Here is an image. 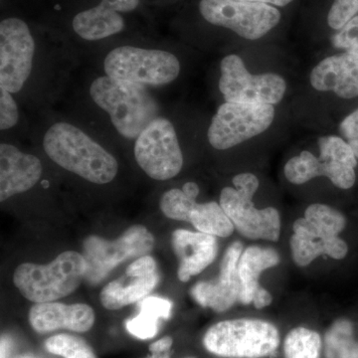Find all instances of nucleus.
<instances>
[{
    "label": "nucleus",
    "instance_id": "f257e3e1",
    "mask_svg": "<svg viewBox=\"0 0 358 358\" xmlns=\"http://www.w3.org/2000/svg\"><path fill=\"white\" fill-rule=\"evenodd\" d=\"M43 148L59 166L96 185L110 182L119 171L114 155L69 122L52 124L44 134Z\"/></svg>",
    "mask_w": 358,
    "mask_h": 358
},
{
    "label": "nucleus",
    "instance_id": "f03ea898",
    "mask_svg": "<svg viewBox=\"0 0 358 358\" xmlns=\"http://www.w3.org/2000/svg\"><path fill=\"white\" fill-rule=\"evenodd\" d=\"M90 95L110 115L117 133L129 140L138 138L159 114L157 101L145 86L107 75L92 83Z\"/></svg>",
    "mask_w": 358,
    "mask_h": 358
},
{
    "label": "nucleus",
    "instance_id": "7ed1b4c3",
    "mask_svg": "<svg viewBox=\"0 0 358 358\" xmlns=\"http://www.w3.org/2000/svg\"><path fill=\"white\" fill-rule=\"evenodd\" d=\"M86 259L74 251L60 254L48 265L23 263L16 268L13 282L33 303H50L74 293L85 279Z\"/></svg>",
    "mask_w": 358,
    "mask_h": 358
},
{
    "label": "nucleus",
    "instance_id": "20e7f679",
    "mask_svg": "<svg viewBox=\"0 0 358 358\" xmlns=\"http://www.w3.org/2000/svg\"><path fill=\"white\" fill-rule=\"evenodd\" d=\"M280 334L261 320H224L204 334L203 345L212 355L226 358H262L277 352Z\"/></svg>",
    "mask_w": 358,
    "mask_h": 358
},
{
    "label": "nucleus",
    "instance_id": "39448f33",
    "mask_svg": "<svg viewBox=\"0 0 358 358\" xmlns=\"http://www.w3.org/2000/svg\"><path fill=\"white\" fill-rule=\"evenodd\" d=\"M320 157L303 150L285 166L286 178L293 185H303L313 178L326 176L336 187L350 189L357 180V157L343 138L320 136L317 140Z\"/></svg>",
    "mask_w": 358,
    "mask_h": 358
},
{
    "label": "nucleus",
    "instance_id": "423d86ee",
    "mask_svg": "<svg viewBox=\"0 0 358 358\" xmlns=\"http://www.w3.org/2000/svg\"><path fill=\"white\" fill-rule=\"evenodd\" d=\"M235 187L223 188L220 205L235 229L249 239L278 241L281 234V217L273 207L258 209L253 203L259 179L253 173H240L233 178Z\"/></svg>",
    "mask_w": 358,
    "mask_h": 358
},
{
    "label": "nucleus",
    "instance_id": "0eeeda50",
    "mask_svg": "<svg viewBox=\"0 0 358 358\" xmlns=\"http://www.w3.org/2000/svg\"><path fill=\"white\" fill-rule=\"evenodd\" d=\"M105 73L113 79L143 86H164L180 73V63L171 52L121 46L106 56Z\"/></svg>",
    "mask_w": 358,
    "mask_h": 358
},
{
    "label": "nucleus",
    "instance_id": "6e6552de",
    "mask_svg": "<svg viewBox=\"0 0 358 358\" xmlns=\"http://www.w3.org/2000/svg\"><path fill=\"white\" fill-rule=\"evenodd\" d=\"M274 119L272 105L224 103L209 127V143L216 150H228L267 131Z\"/></svg>",
    "mask_w": 358,
    "mask_h": 358
},
{
    "label": "nucleus",
    "instance_id": "1a4fd4ad",
    "mask_svg": "<svg viewBox=\"0 0 358 358\" xmlns=\"http://www.w3.org/2000/svg\"><path fill=\"white\" fill-rule=\"evenodd\" d=\"M134 157L148 176L167 180L180 173L183 155L173 122L157 117L134 143Z\"/></svg>",
    "mask_w": 358,
    "mask_h": 358
},
{
    "label": "nucleus",
    "instance_id": "9d476101",
    "mask_svg": "<svg viewBox=\"0 0 358 358\" xmlns=\"http://www.w3.org/2000/svg\"><path fill=\"white\" fill-rule=\"evenodd\" d=\"M199 10L211 24L228 28L248 40L262 38L281 20L275 7L259 2L201 0Z\"/></svg>",
    "mask_w": 358,
    "mask_h": 358
},
{
    "label": "nucleus",
    "instance_id": "9b49d317",
    "mask_svg": "<svg viewBox=\"0 0 358 358\" xmlns=\"http://www.w3.org/2000/svg\"><path fill=\"white\" fill-rule=\"evenodd\" d=\"M219 90L226 102L277 105L284 98L287 84L274 73L253 75L238 55H228L220 63Z\"/></svg>",
    "mask_w": 358,
    "mask_h": 358
},
{
    "label": "nucleus",
    "instance_id": "f8f14e48",
    "mask_svg": "<svg viewBox=\"0 0 358 358\" xmlns=\"http://www.w3.org/2000/svg\"><path fill=\"white\" fill-rule=\"evenodd\" d=\"M154 246V236L141 225L131 226L114 241L96 236L87 238L84 242L87 262L85 279L96 284L124 261L147 256Z\"/></svg>",
    "mask_w": 358,
    "mask_h": 358
},
{
    "label": "nucleus",
    "instance_id": "ddd939ff",
    "mask_svg": "<svg viewBox=\"0 0 358 358\" xmlns=\"http://www.w3.org/2000/svg\"><path fill=\"white\" fill-rule=\"evenodd\" d=\"M35 40L29 27L18 18L0 23V88L11 94L22 90L31 75Z\"/></svg>",
    "mask_w": 358,
    "mask_h": 358
},
{
    "label": "nucleus",
    "instance_id": "4468645a",
    "mask_svg": "<svg viewBox=\"0 0 358 358\" xmlns=\"http://www.w3.org/2000/svg\"><path fill=\"white\" fill-rule=\"evenodd\" d=\"M159 282L155 259L150 255L141 257L127 268L124 275L102 289L101 303L107 310H120L147 298Z\"/></svg>",
    "mask_w": 358,
    "mask_h": 358
},
{
    "label": "nucleus",
    "instance_id": "2eb2a0df",
    "mask_svg": "<svg viewBox=\"0 0 358 358\" xmlns=\"http://www.w3.org/2000/svg\"><path fill=\"white\" fill-rule=\"evenodd\" d=\"M243 253V245L234 242L228 247L220 266V273L215 280L199 282L192 289V296L201 307L210 308L223 313L232 308L241 296L238 264Z\"/></svg>",
    "mask_w": 358,
    "mask_h": 358
},
{
    "label": "nucleus",
    "instance_id": "dca6fc26",
    "mask_svg": "<svg viewBox=\"0 0 358 358\" xmlns=\"http://www.w3.org/2000/svg\"><path fill=\"white\" fill-rule=\"evenodd\" d=\"M38 157L25 154L9 143L0 145V201L31 189L41 178Z\"/></svg>",
    "mask_w": 358,
    "mask_h": 358
},
{
    "label": "nucleus",
    "instance_id": "f3484780",
    "mask_svg": "<svg viewBox=\"0 0 358 358\" xmlns=\"http://www.w3.org/2000/svg\"><path fill=\"white\" fill-rule=\"evenodd\" d=\"M30 326L38 334L58 329L86 333L95 324V312L85 303L64 305L61 303H35L29 312Z\"/></svg>",
    "mask_w": 358,
    "mask_h": 358
},
{
    "label": "nucleus",
    "instance_id": "a211bd4d",
    "mask_svg": "<svg viewBox=\"0 0 358 358\" xmlns=\"http://www.w3.org/2000/svg\"><path fill=\"white\" fill-rule=\"evenodd\" d=\"M313 89L334 92L343 99L358 96V54L345 53L324 59L310 76Z\"/></svg>",
    "mask_w": 358,
    "mask_h": 358
},
{
    "label": "nucleus",
    "instance_id": "6ab92c4d",
    "mask_svg": "<svg viewBox=\"0 0 358 358\" xmlns=\"http://www.w3.org/2000/svg\"><path fill=\"white\" fill-rule=\"evenodd\" d=\"M279 263V254L274 249L251 246L244 250L238 264L242 287L240 303H253L256 308H264L272 303V294L261 287L259 279L264 271Z\"/></svg>",
    "mask_w": 358,
    "mask_h": 358
},
{
    "label": "nucleus",
    "instance_id": "aec40b11",
    "mask_svg": "<svg viewBox=\"0 0 358 358\" xmlns=\"http://www.w3.org/2000/svg\"><path fill=\"white\" fill-rule=\"evenodd\" d=\"M171 244L178 259V279L185 282L208 267L218 253L216 237L199 231H174Z\"/></svg>",
    "mask_w": 358,
    "mask_h": 358
},
{
    "label": "nucleus",
    "instance_id": "412c9836",
    "mask_svg": "<svg viewBox=\"0 0 358 358\" xmlns=\"http://www.w3.org/2000/svg\"><path fill=\"white\" fill-rule=\"evenodd\" d=\"M73 29L81 38L96 41L122 32L124 20L119 13L100 3L78 13L73 20Z\"/></svg>",
    "mask_w": 358,
    "mask_h": 358
},
{
    "label": "nucleus",
    "instance_id": "4be33fe9",
    "mask_svg": "<svg viewBox=\"0 0 358 358\" xmlns=\"http://www.w3.org/2000/svg\"><path fill=\"white\" fill-rule=\"evenodd\" d=\"M294 263L300 267L310 265L320 256L341 260L348 255V244L339 237L326 239L307 233L294 232L289 240Z\"/></svg>",
    "mask_w": 358,
    "mask_h": 358
},
{
    "label": "nucleus",
    "instance_id": "5701e85b",
    "mask_svg": "<svg viewBox=\"0 0 358 358\" xmlns=\"http://www.w3.org/2000/svg\"><path fill=\"white\" fill-rule=\"evenodd\" d=\"M138 315L126 322V329L134 338L150 339L159 333L160 320H169L173 303L159 296H147L138 301Z\"/></svg>",
    "mask_w": 358,
    "mask_h": 358
},
{
    "label": "nucleus",
    "instance_id": "b1692460",
    "mask_svg": "<svg viewBox=\"0 0 358 358\" xmlns=\"http://www.w3.org/2000/svg\"><path fill=\"white\" fill-rule=\"evenodd\" d=\"M296 227L322 238L338 237L346 225L345 216L333 207L324 204H312L306 209L305 217L294 222Z\"/></svg>",
    "mask_w": 358,
    "mask_h": 358
},
{
    "label": "nucleus",
    "instance_id": "393cba45",
    "mask_svg": "<svg viewBox=\"0 0 358 358\" xmlns=\"http://www.w3.org/2000/svg\"><path fill=\"white\" fill-rule=\"evenodd\" d=\"M188 222L199 232L215 237H229L235 229L222 206L214 201L202 204L196 202L190 212Z\"/></svg>",
    "mask_w": 358,
    "mask_h": 358
},
{
    "label": "nucleus",
    "instance_id": "a878e982",
    "mask_svg": "<svg viewBox=\"0 0 358 358\" xmlns=\"http://www.w3.org/2000/svg\"><path fill=\"white\" fill-rule=\"evenodd\" d=\"M326 358H358V341L353 338V326L348 320H338L327 329L324 338Z\"/></svg>",
    "mask_w": 358,
    "mask_h": 358
},
{
    "label": "nucleus",
    "instance_id": "bb28decb",
    "mask_svg": "<svg viewBox=\"0 0 358 358\" xmlns=\"http://www.w3.org/2000/svg\"><path fill=\"white\" fill-rule=\"evenodd\" d=\"M322 348V338L317 331L299 327L287 334L284 355L286 358H320Z\"/></svg>",
    "mask_w": 358,
    "mask_h": 358
},
{
    "label": "nucleus",
    "instance_id": "cd10ccee",
    "mask_svg": "<svg viewBox=\"0 0 358 358\" xmlns=\"http://www.w3.org/2000/svg\"><path fill=\"white\" fill-rule=\"evenodd\" d=\"M45 350L63 358H96L93 348L86 341L72 334H61L47 338Z\"/></svg>",
    "mask_w": 358,
    "mask_h": 358
},
{
    "label": "nucleus",
    "instance_id": "c85d7f7f",
    "mask_svg": "<svg viewBox=\"0 0 358 358\" xmlns=\"http://www.w3.org/2000/svg\"><path fill=\"white\" fill-rule=\"evenodd\" d=\"M196 204V200L190 199L182 189L169 190L160 199V210L167 218L188 222L190 212Z\"/></svg>",
    "mask_w": 358,
    "mask_h": 358
},
{
    "label": "nucleus",
    "instance_id": "c756f323",
    "mask_svg": "<svg viewBox=\"0 0 358 358\" xmlns=\"http://www.w3.org/2000/svg\"><path fill=\"white\" fill-rule=\"evenodd\" d=\"M358 13V0H334L327 15V23L334 30H341Z\"/></svg>",
    "mask_w": 358,
    "mask_h": 358
},
{
    "label": "nucleus",
    "instance_id": "7c9ffc66",
    "mask_svg": "<svg viewBox=\"0 0 358 358\" xmlns=\"http://www.w3.org/2000/svg\"><path fill=\"white\" fill-rule=\"evenodd\" d=\"M20 121L17 103L10 92L0 88V129L1 131L13 129Z\"/></svg>",
    "mask_w": 358,
    "mask_h": 358
},
{
    "label": "nucleus",
    "instance_id": "2f4dec72",
    "mask_svg": "<svg viewBox=\"0 0 358 358\" xmlns=\"http://www.w3.org/2000/svg\"><path fill=\"white\" fill-rule=\"evenodd\" d=\"M331 42L336 48L358 54V15L355 16L336 34Z\"/></svg>",
    "mask_w": 358,
    "mask_h": 358
},
{
    "label": "nucleus",
    "instance_id": "473e14b6",
    "mask_svg": "<svg viewBox=\"0 0 358 358\" xmlns=\"http://www.w3.org/2000/svg\"><path fill=\"white\" fill-rule=\"evenodd\" d=\"M338 129L343 140L352 148L358 159V109L341 122Z\"/></svg>",
    "mask_w": 358,
    "mask_h": 358
},
{
    "label": "nucleus",
    "instance_id": "72a5a7b5",
    "mask_svg": "<svg viewBox=\"0 0 358 358\" xmlns=\"http://www.w3.org/2000/svg\"><path fill=\"white\" fill-rule=\"evenodd\" d=\"M173 341L171 336H164L150 345V355L145 358H171ZM195 358V357H187Z\"/></svg>",
    "mask_w": 358,
    "mask_h": 358
},
{
    "label": "nucleus",
    "instance_id": "f704fd0d",
    "mask_svg": "<svg viewBox=\"0 0 358 358\" xmlns=\"http://www.w3.org/2000/svg\"><path fill=\"white\" fill-rule=\"evenodd\" d=\"M101 3L117 13H131L140 4V0H102Z\"/></svg>",
    "mask_w": 358,
    "mask_h": 358
},
{
    "label": "nucleus",
    "instance_id": "c9c22d12",
    "mask_svg": "<svg viewBox=\"0 0 358 358\" xmlns=\"http://www.w3.org/2000/svg\"><path fill=\"white\" fill-rule=\"evenodd\" d=\"M182 190L190 199H196V197L199 196V185L194 182L185 183V185H183Z\"/></svg>",
    "mask_w": 358,
    "mask_h": 358
},
{
    "label": "nucleus",
    "instance_id": "e433bc0d",
    "mask_svg": "<svg viewBox=\"0 0 358 358\" xmlns=\"http://www.w3.org/2000/svg\"><path fill=\"white\" fill-rule=\"evenodd\" d=\"M239 1L259 2V3L272 4L275 6H286L294 0H239Z\"/></svg>",
    "mask_w": 358,
    "mask_h": 358
}]
</instances>
